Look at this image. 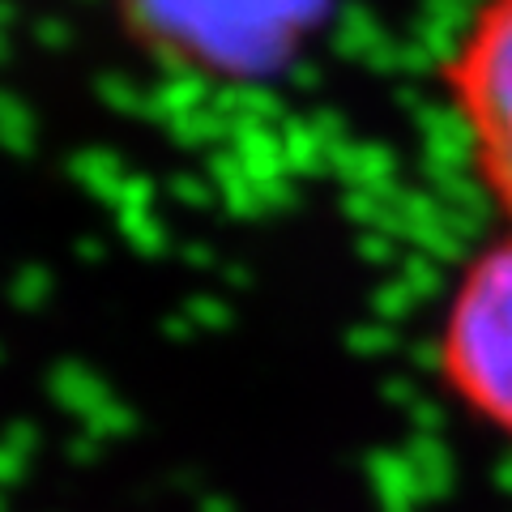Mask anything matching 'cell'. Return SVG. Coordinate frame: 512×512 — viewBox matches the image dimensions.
<instances>
[{
	"label": "cell",
	"mask_w": 512,
	"mask_h": 512,
	"mask_svg": "<svg viewBox=\"0 0 512 512\" xmlns=\"http://www.w3.org/2000/svg\"><path fill=\"white\" fill-rule=\"evenodd\" d=\"M436 82L474 188L512 227V0H470L440 52Z\"/></svg>",
	"instance_id": "1"
},
{
	"label": "cell",
	"mask_w": 512,
	"mask_h": 512,
	"mask_svg": "<svg viewBox=\"0 0 512 512\" xmlns=\"http://www.w3.org/2000/svg\"><path fill=\"white\" fill-rule=\"evenodd\" d=\"M436 376L470 419L512 440V227L474 248L448 286Z\"/></svg>",
	"instance_id": "2"
}]
</instances>
